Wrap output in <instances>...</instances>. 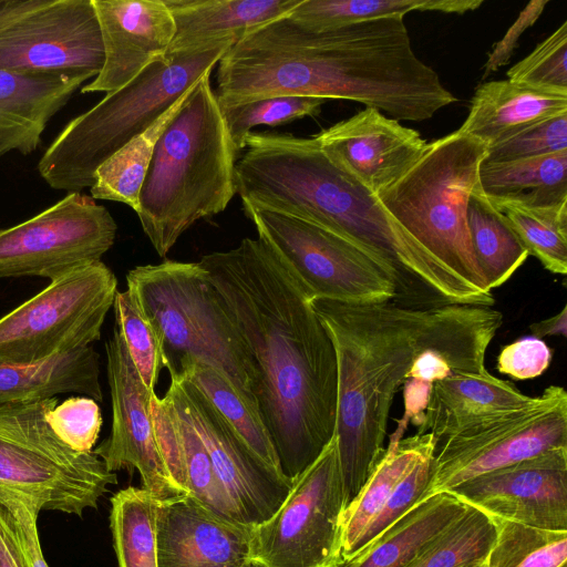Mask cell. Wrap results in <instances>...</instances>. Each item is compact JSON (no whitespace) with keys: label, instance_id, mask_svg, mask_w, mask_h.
Wrapping results in <instances>:
<instances>
[{"label":"cell","instance_id":"22","mask_svg":"<svg viewBox=\"0 0 567 567\" xmlns=\"http://www.w3.org/2000/svg\"><path fill=\"white\" fill-rule=\"evenodd\" d=\"M90 73L14 74L0 71V157L34 152L50 120L71 100Z\"/></svg>","mask_w":567,"mask_h":567},{"label":"cell","instance_id":"17","mask_svg":"<svg viewBox=\"0 0 567 567\" xmlns=\"http://www.w3.org/2000/svg\"><path fill=\"white\" fill-rule=\"evenodd\" d=\"M168 386L205 445L217 478L243 520L255 527L270 518L292 483L262 464L193 383L171 378Z\"/></svg>","mask_w":567,"mask_h":567},{"label":"cell","instance_id":"4","mask_svg":"<svg viewBox=\"0 0 567 567\" xmlns=\"http://www.w3.org/2000/svg\"><path fill=\"white\" fill-rule=\"evenodd\" d=\"M277 73L290 95L355 101L396 121H425L457 101L413 51L403 17L296 27L279 48Z\"/></svg>","mask_w":567,"mask_h":567},{"label":"cell","instance_id":"46","mask_svg":"<svg viewBox=\"0 0 567 567\" xmlns=\"http://www.w3.org/2000/svg\"><path fill=\"white\" fill-rule=\"evenodd\" d=\"M547 3V0H534L519 12L517 19L509 27L505 35L495 43L489 53L484 65L483 79L508 63L518 45L519 38L538 20Z\"/></svg>","mask_w":567,"mask_h":567},{"label":"cell","instance_id":"49","mask_svg":"<svg viewBox=\"0 0 567 567\" xmlns=\"http://www.w3.org/2000/svg\"><path fill=\"white\" fill-rule=\"evenodd\" d=\"M465 567H488V565H487L486 557H485L481 560H476L472 564H468Z\"/></svg>","mask_w":567,"mask_h":567},{"label":"cell","instance_id":"35","mask_svg":"<svg viewBox=\"0 0 567 567\" xmlns=\"http://www.w3.org/2000/svg\"><path fill=\"white\" fill-rule=\"evenodd\" d=\"M495 538L488 567H567V530H553L492 517Z\"/></svg>","mask_w":567,"mask_h":567},{"label":"cell","instance_id":"40","mask_svg":"<svg viewBox=\"0 0 567 567\" xmlns=\"http://www.w3.org/2000/svg\"><path fill=\"white\" fill-rule=\"evenodd\" d=\"M507 80L567 93V22L507 71Z\"/></svg>","mask_w":567,"mask_h":567},{"label":"cell","instance_id":"33","mask_svg":"<svg viewBox=\"0 0 567 567\" xmlns=\"http://www.w3.org/2000/svg\"><path fill=\"white\" fill-rule=\"evenodd\" d=\"M186 93L148 128L128 141L96 168L94 183L90 188L93 199L114 200L137 210L140 192L156 142L181 106Z\"/></svg>","mask_w":567,"mask_h":567},{"label":"cell","instance_id":"9","mask_svg":"<svg viewBox=\"0 0 567 567\" xmlns=\"http://www.w3.org/2000/svg\"><path fill=\"white\" fill-rule=\"evenodd\" d=\"M58 398L0 406V491L40 511L82 516L117 484V475L92 452L61 441L47 421Z\"/></svg>","mask_w":567,"mask_h":567},{"label":"cell","instance_id":"39","mask_svg":"<svg viewBox=\"0 0 567 567\" xmlns=\"http://www.w3.org/2000/svg\"><path fill=\"white\" fill-rule=\"evenodd\" d=\"M115 326L121 331L131 359L147 390L155 393L162 361V347L148 319L133 293L117 291L114 303Z\"/></svg>","mask_w":567,"mask_h":567},{"label":"cell","instance_id":"21","mask_svg":"<svg viewBox=\"0 0 567 567\" xmlns=\"http://www.w3.org/2000/svg\"><path fill=\"white\" fill-rule=\"evenodd\" d=\"M252 535L190 495L157 499L158 567H250Z\"/></svg>","mask_w":567,"mask_h":567},{"label":"cell","instance_id":"44","mask_svg":"<svg viewBox=\"0 0 567 567\" xmlns=\"http://www.w3.org/2000/svg\"><path fill=\"white\" fill-rule=\"evenodd\" d=\"M551 361V351L538 338L527 337L505 346L497 358V370L515 380L542 375Z\"/></svg>","mask_w":567,"mask_h":567},{"label":"cell","instance_id":"43","mask_svg":"<svg viewBox=\"0 0 567 567\" xmlns=\"http://www.w3.org/2000/svg\"><path fill=\"white\" fill-rule=\"evenodd\" d=\"M47 421L55 435L78 452L93 451L103 423L97 402L84 395L56 404Z\"/></svg>","mask_w":567,"mask_h":567},{"label":"cell","instance_id":"16","mask_svg":"<svg viewBox=\"0 0 567 567\" xmlns=\"http://www.w3.org/2000/svg\"><path fill=\"white\" fill-rule=\"evenodd\" d=\"M105 352L112 426L93 453L111 472L137 470L143 488L158 501L186 496L171 480L157 447L151 410L155 393L142 381L116 326Z\"/></svg>","mask_w":567,"mask_h":567},{"label":"cell","instance_id":"7","mask_svg":"<svg viewBox=\"0 0 567 567\" xmlns=\"http://www.w3.org/2000/svg\"><path fill=\"white\" fill-rule=\"evenodd\" d=\"M487 145L458 131L427 143L417 162L377 198L454 275L494 299L477 266L466 219Z\"/></svg>","mask_w":567,"mask_h":567},{"label":"cell","instance_id":"36","mask_svg":"<svg viewBox=\"0 0 567 567\" xmlns=\"http://www.w3.org/2000/svg\"><path fill=\"white\" fill-rule=\"evenodd\" d=\"M494 538L492 517L467 505L457 519L425 544L404 567H465L485 558Z\"/></svg>","mask_w":567,"mask_h":567},{"label":"cell","instance_id":"29","mask_svg":"<svg viewBox=\"0 0 567 567\" xmlns=\"http://www.w3.org/2000/svg\"><path fill=\"white\" fill-rule=\"evenodd\" d=\"M437 441L430 433L391 437L389 446L358 494L349 502L342 519V559H349L355 545L398 484L424 457L434 454Z\"/></svg>","mask_w":567,"mask_h":567},{"label":"cell","instance_id":"18","mask_svg":"<svg viewBox=\"0 0 567 567\" xmlns=\"http://www.w3.org/2000/svg\"><path fill=\"white\" fill-rule=\"evenodd\" d=\"M450 493L491 517L567 530V447L482 474Z\"/></svg>","mask_w":567,"mask_h":567},{"label":"cell","instance_id":"5","mask_svg":"<svg viewBox=\"0 0 567 567\" xmlns=\"http://www.w3.org/2000/svg\"><path fill=\"white\" fill-rule=\"evenodd\" d=\"M206 72L156 142L138 197L143 231L161 257L193 224L226 209L236 194L239 151Z\"/></svg>","mask_w":567,"mask_h":567},{"label":"cell","instance_id":"30","mask_svg":"<svg viewBox=\"0 0 567 567\" xmlns=\"http://www.w3.org/2000/svg\"><path fill=\"white\" fill-rule=\"evenodd\" d=\"M473 252L487 288L505 284L526 261L528 251L503 215L474 187L466 210Z\"/></svg>","mask_w":567,"mask_h":567},{"label":"cell","instance_id":"14","mask_svg":"<svg viewBox=\"0 0 567 567\" xmlns=\"http://www.w3.org/2000/svg\"><path fill=\"white\" fill-rule=\"evenodd\" d=\"M103 62L91 0H0V71L96 76Z\"/></svg>","mask_w":567,"mask_h":567},{"label":"cell","instance_id":"38","mask_svg":"<svg viewBox=\"0 0 567 567\" xmlns=\"http://www.w3.org/2000/svg\"><path fill=\"white\" fill-rule=\"evenodd\" d=\"M324 102L317 97L270 96L220 107V111L233 143L241 151L254 127L278 126L306 116H316Z\"/></svg>","mask_w":567,"mask_h":567},{"label":"cell","instance_id":"6","mask_svg":"<svg viewBox=\"0 0 567 567\" xmlns=\"http://www.w3.org/2000/svg\"><path fill=\"white\" fill-rule=\"evenodd\" d=\"M227 39L192 51L166 53L135 79L71 120L38 164L58 190L91 188L94 172L112 154L148 128L235 43Z\"/></svg>","mask_w":567,"mask_h":567},{"label":"cell","instance_id":"2","mask_svg":"<svg viewBox=\"0 0 567 567\" xmlns=\"http://www.w3.org/2000/svg\"><path fill=\"white\" fill-rule=\"evenodd\" d=\"M245 147L235 166L243 204L316 223L358 244L393 272L395 298L437 306L494 303L402 228L375 195L333 163L316 136L250 132Z\"/></svg>","mask_w":567,"mask_h":567},{"label":"cell","instance_id":"34","mask_svg":"<svg viewBox=\"0 0 567 567\" xmlns=\"http://www.w3.org/2000/svg\"><path fill=\"white\" fill-rule=\"evenodd\" d=\"M156 506L143 487L128 486L112 496L110 528L118 567H158Z\"/></svg>","mask_w":567,"mask_h":567},{"label":"cell","instance_id":"15","mask_svg":"<svg viewBox=\"0 0 567 567\" xmlns=\"http://www.w3.org/2000/svg\"><path fill=\"white\" fill-rule=\"evenodd\" d=\"M117 225L91 196L70 192L38 215L0 229V278L54 280L111 249Z\"/></svg>","mask_w":567,"mask_h":567},{"label":"cell","instance_id":"13","mask_svg":"<svg viewBox=\"0 0 567 567\" xmlns=\"http://www.w3.org/2000/svg\"><path fill=\"white\" fill-rule=\"evenodd\" d=\"M348 505L333 439L292 481L276 513L254 527L251 558L261 567H338Z\"/></svg>","mask_w":567,"mask_h":567},{"label":"cell","instance_id":"31","mask_svg":"<svg viewBox=\"0 0 567 567\" xmlns=\"http://www.w3.org/2000/svg\"><path fill=\"white\" fill-rule=\"evenodd\" d=\"M483 0H301L288 14L300 27L327 31L411 11H437L462 14L476 10Z\"/></svg>","mask_w":567,"mask_h":567},{"label":"cell","instance_id":"3","mask_svg":"<svg viewBox=\"0 0 567 567\" xmlns=\"http://www.w3.org/2000/svg\"><path fill=\"white\" fill-rule=\"evenodd\" d=\"M311 305L337 354L334 439L349 504L384 452L394 395L419 355L503 316L475 305L417 308L319 298Z\"/></svg>","mask_w":567,"mask_h":567},{"label":"cell","instance_id":"19","mask_svg":"<svg viewBox=\"0 0 567 567\" xmlns=\"http://www.w3.org/2000/svg\"><path fill=\"white\" fill-rule=\"evenodd\" d=\"M316 137L342 172L375 196L408 172L427 144L417 131L372 107Z\"/></svg>","mask_w":567,"mask_h":567},{"label":"cell","instance_id":"10","mask_svg":"<svg viewBox=\"0 0 567 567\" xmlns=\"http://www.w3.org/2000/svg\"><path fill=\"white\" fill-rule=\"evenodd\" d=\"M245 215L313 298L346 303L393 301V272L352 240L316 223L243 204Z\"/></svg>","mask_w":567,"mask_h":567},{"label":"cell","instance_id":"28","mask_svg":"<svg viewBox=\"0 0 567 567\" xmlns=\"http://www.w3.org/2000/svg\"><path fill=\"white\" fill-rule=\"evenodd\" d=\"M466 508L467 505L450 492L429 496L338 567H404Z\"/></svg>","mask_w":567,"mask_h":567},{"label":"cell","instance_id":"48","mask_svg":"<svg viewBox=\"0 0 567 567\" xmlns=\"http://www.w3.org/2000/svg\"><path fill=\"white\" fill-rule=\"evenodd\" d=\"M530 330L534 333L535 338H543L546 336H563L567 334V307L564 306L563 309L553 317L546 318L544 320L534 322L530 324Z\"/></svg>","mask_w":567,"mask_h":567},{"label":"cell","instance_id":"27","mask_svg":"<svg viewBox=\"0 0 567 567\" xmlns=\"http://www.w3.org/2000/svg\"><path fill=\"white\" fill-rule=\"evenodd\" d=\"M478 186L498 208L548 207L567 202V150L520 161L483 162Z\"/></svg>","mask_w":567,"mask_h":567},{"label":"cell","instance_id":"20","mask_svg":"<svg viewBox=\"0 0 567 567\" xmlns=\"http://www.w3.org/2000/svg\"><path fill=\"white\" fill-rule=\"evenodd\" d=\"M104 51L100 73L81 93L115 92L164 56L175 24L163 0H91Z\"/></svg>","mask_w":567,"mask_h":567},{"label":"cell","instance_id":"45","mask_svg":"<svg viewBox=\"0 0 567 567\" xmlns=\"http://www.w3.org/2000/svg\"><path fill=\"white\" fill-rule=\"evenodd\" d=\"M0 503L13 515L17 533L30 567H49L40 546L37 518L40 509L29 499L0 491Z\"/></svg>","mask_w":567,"mask_h":567},{"label":"cell","instance_id":"42","mask_svg":"<svg viewBox=\"0 0 567 567\" xmlns=\"http://www.w3.org/2000/svg\"><path fill=\"white\" fill-rule=\"evenodd\" d=\"M433 457L434 454H431L421 460L398 484L378 515L360 536L351 557L377 539L413 506L429 497Z\"/></svg>","mask_w":567,"mask_h":567},{"label":"cell","instance_id":"26","mask_svg":"<svg viewBox=\"0 0 567 567\" xmlns=\"http://www.w3.org/2000/svg\"><path fill=\"white\" fill-rule=\"evenodd\" d=\"M76 393L103 401L100 355L90 346L37 363L0 361V406Z\"/></svg>","mask_w":567,"mask_h":567},{"label":"cell","instance_id":"8","mask_svg":"<svg viewBox=\"0 0 567 567\" xmlns=\"http://www.w3.org/2000/svg\"><path fill=\"white\" fill-rule=\"evenodd\" d=\"M126 285L155 330L171 377L185 362L199 361L218 371L257 411L240 339L198 262L137 266L127 272Z\"/></svg>","mask_w":567,"mask_h":567},{"label":"cell","instance_id":"1","mask_svg":"<svg viewBox=\"0 0 567 567\" xmlns=\"http://www.w3.org/2000/svg\"><path fill=\"white\" fill-rule=\"evenodd\" d=\"M198 264L240 339L257 413L292 482L334 436L333 342L312 298L260 237Z\"/></svg>","mask_w":567,"mask_h":567},{"label":"cell","instance_id":"37","mask_svg":"<svg viewBox=\"0 0 567 567\" xmlns=\"http://www.w3.org/2000/svg\"><path fill=\"white\" fill-rule=\"evenodd\" d=\"M495 209L546 270L567 274V202L548 207L507 205Z\"/></svg>","mask_w":567,"mask_h":567},{"label":"cell","instance_id":"32","mask_svg":"<svg viewBox=\"0 0 567 567\" xmlns=\"http://www.w3.org/2000/svg\"><path fill=\"white\" fill-rule=\"evenodd\" d=\"M199 389L247 447L272 473H282L277 453L258 413L215 369L199 361L185 362L176 377ZM292 483V482H291Z\"/></svg>","mask_w":567,"mask_h":567},{"label":"cell","instance_id":"12","mask_svg":"<svg viewBox=\"0 0 567 567\" xmlns=\"http://www.w3.org/2000/svg\"><path fill=\"white\" fill-rule=\"evenodd\" d=\"M440 443L429 496L546 451L567 447V392L550 385L529 404L473 421Z\"/></svg>","mask_w":567,"mask_h":567},{"label":"cell","instance_id":"25","mask_svg":"<svg viewBox=\"0 0 567 567\" xmlns=\"http://www.w3.org/2000/svg\"><path fill=\"white\" fill-rule=\"evenodd\" d=\"M534 399L487 370L451 375L432 384L417 433H430L439 443L473 421L525 406Z\"/></svg>","mask_w":567,"mask_h":567},{"label":"cell","instance_id":"11","mask_svg":"<svg viewBox=\"0 0 567 567\" xmlns=\"http://www.w3.org/2000/svg\"><path fill=\"white\" fill-rule=\"evenodd\" d=\"M116 292L117 279L101 260L51 280L0 318V361L37 363L90 347Z\"/></svg>","mask_w":567,"mask_h":567},{"label":"cell","instance_id":"24","mask_svg":"<svg viewBox=\"0 0 567 567\" xmlns=\"http://www.w3.org/2000/svg\"><path fill=\"white\" fill-rule=\"evenodd\" d=\"M564 113H567V93L511 80L489 81L476 87L467 117L457 131L478 138L488 147Z\"/></svg>","mask_w":567,"mask_h":567},{"label":"cell","instance_id":"41","mask_svg":"<svg viewBox=\"0 0 567 567\" xmlns=\"http://www.w3.org/2000/svg\"><path fill=\"white\" fill-rule=\"evenodd\" d=\"M565 150H567V113L540 121L501 143L488 146L483 162L520 161Z\"/></svg>","mask_w":567,"mask_h":567},{"label":"cell","instance_id":"47","mask_svg":"<svg viewBox=\"0 0 567 567\" xmlns=\"http://www.w3.org/2000/svg\"><path fill=\"white\" fill-rule=\"evenodd\" d=\"M0 567H30L12 513L0 503Z\"/></svg>","mask_w":567,"mask_h":567},{"label":"cell","instance_id":"23","mask_svg":"<svg viewBox=\"0 0 567 567\" xmlns=\"http://www.w3.org/2000/svg\"><path fill=\"white\" fill-rule=\"evenodd\" d=\"M175 34L167 53L192 51L231 39L288 16L301 0H163Z\"/></svg>","mask_w":567,"mask_h":567}]
</instances>
